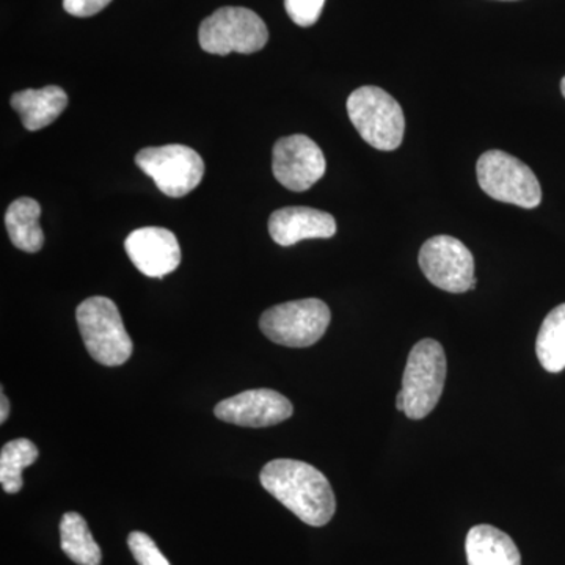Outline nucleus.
Returning a JSON list of instances; mask_svg holds the SVG:
<instances>
[{"label": "nucleus", "instance_id": "f257e3e1", "mask_svg": "<svg viewBox=\"0 0 565 565\" xmlns=\"http://www.w3.org/2000/svg\"><path fill=\"white\" fill-rule=\"evenodd\" d=\"M259 479L275 500L307 525H327L337 511L332 486L313 465L291 459L273 460L264 465Z\"/></svg>", "mask_w": 565, "mask_h": 565}, {"label": "nucleus", "instance_id": "f03ea898", "mask_svg": "<svg viewBox=\"0 0 565 565\" xmlns=\"http://www.w3.org/2000/svg\"><path fill=\"white\" fill-rule=\"evenodd\" d=\"M77 326L92 359L104 366H121L132 355L120 310L107 297H90L77 307Z\"/></svg>", "mask_w": 565, "mask_h": 565}, {"label": "nucleus", "instance_id": "7ed1b4c3", "mask_svg": "<svg viewBox=\"0 0 565 565\" xmlns=\"http://www.w3.org/2000/svg\"><path fill=\"white\" fill-rule=\"evenodd\" d=\"M348 114L363 140L375 150L393 151L403 143V107L382 88L373 85L356 88L349 96Z\"/></svg>", "mask_w": 565, "mask_h": 565}, {"label": "nucleus", "instance_id": "20e7f679", "mask_svg": "<svg viewBox=\"0 0 565 565\" xmlns=\"http://www.w3.org/2000/svg\"><path fill=\"white\" fill-rule=\"evenodd\" d=\"M446 356L438 341L422 340L408 355L403 377L404 414L411 419L426 418L444 394Z\"/></svg>", "mask_w": 565, "mask_h": 565}, {"label": "nucleus", "instance_id": "39448f33", "mask_svg": "<svg viewBox=\"0 0 565 565\" xmlns=\"http://www.w3.org/2000/svg\"><path fill=\"white\" fill-rule=\"evenodd\" d=\"M482 191L497 202L534 210L542 202V189L525 162L500 150H490L476 166Z\"/></svg>", "mask_w": 565, "mask_h": 565}, {"label": "nucleus", "instance_id": "423d86ee", "mask_svg": "<svg viewBox=\"0 0 565 565\" xmlns=\"http://www.w3.org/2000/svg\"><path fill=\"white\" fill-rule=\"evenodd\" d=\"M269 31L255 11L244 7H223L200 25V46L207 54L228 55L232 52L253 54L262 51Z\"/></svg>", "mask_w": 565, "mask_h": 565}, {"label": "nucleus", "instance_id": "0eeeda50", "mask_svg": "<svg viewBox=\"0 0 565 565\" xmlns=\"http://www.w3.org/2000/svg\"><path fill=\"white\" fill-rule=\"evenodd\" d=\"M330 319L332 315L326 302L302 299L275 305L264 311L259 327L273 343L286 348H310L327 332Z\"/></svg>", "mask_w": 565, "mask_h": 565}, {"label": "nucleus", "instance_id": "6e6552de", "mask_svg": "<svg viewBox=\"0 0 565 565\" xmlns=\"http://www.w3.org/2000/svg\"><path fill=\"white\" fill-rule=\"evenodd\" d=\"M136 163L170 199L195 191L204 177L202 156L184 145L143 148L137 152Z\"/></svg>", "mask_w": 565, "mask_h": 565}, {"label": "nucleus", "instance_id": "1a4fd4ad", "mask_svg": "<svg viewBox=\"0 0 565 565\" xmlns=\"http://www.w3.org/2000/svg\"><path fill=\"white\" fill-rule=\"evenodd\" d=\"M419 267L435 288L451 294L476 286L475 258L463 243L452 236H434L419 250Z\"/></svg>", "mask_w": 565, "mask_h": 565}, {"label": "nucleus", "instance_id": "9d476101", "mask_svg": "<svg viewBox=\"0 0 565 565\" xmlns=\"http://www.w3.org/2000/svg\"><path fill=\"white\" fill-rule=\"evenodd\" d=\"M326 156L310 137L296 134L281 137L274 145V177L289 191L305 192L313 188L326 173Z\"/></svg>", "mask_w": 565, "mask_h": 565}, {"label": "nucleus", "instance_id": "9b49d317", "mask_svg": "<svg viewBox=\"0 0 565 565\" xmlns=\"http://www.w3.org/2000/svg\"><path fill=\"white\" fill-rule=\"evenodd\" d=\"M292 404L274 390L259 388L236 394L215 405L214 414L225 423L243 427H270L291 418Z\"/></svg>", "mask_w": 565, "mask_h": 565}, {"label": "nucleus", "instance_id": "f8f14e48", "mask_svg": "<svg viewBox=\"0 0 565 565\" xmlns=\"http://www.w3.org/2000/svg\"><path fill=\"white\" fill-rule=\"evenodd\" d=\"M126 253L141 274L162 278L178 269L181 247L170 230L145 226L129 234L125 243Z\"/></svg>", "mask_w": 565, "mask_h": 565}, {"label": "nucleus", "instance_id": "ddd939ff", "mask_svg": "<svg viewBox=\"0 0 565 565\" xmlns=\"http://www.w3.org/2000/svg\"><path fill=\"white\" fill-rule=\"evenodd\" d=\"M269 233L281 247H291L305 239H330L337 234V221L313 207H281L270 215Z\"/></svg>", "mask_w": 565, "mask_h": 565}, {"label": "nucleus", "instance_id": "4468645a", "mask_svg": "<svg viewBox=\"0 0 565 565\" xmlns=\"http://www.w3.org/2000/svg\"><path fill=\"white\" fill-rule=\"evenodd\" d=\"M68 95L57 85H47L40 90H22L11 96L10 104L20 115L29 131H40L52 125L68 106Z\"/></svg>", "mask_w": 565, "mask_h": 565}, {"label": "nucleus", "instance_id": "2eb2a0df", "mask_svg": "<svg viewBox=\"0 0 565 565\" xmlns=\"http://www.w3.org/2000/svg\"><path fill=\"white\" fill-rule=\"evenodd\" d=\"M468 565H522V556L511 537L498 527H471L465 541Z\"/></svg>", "mask_w": 565, "mask_h": 565}, {"label": "nucleus", "instance_id": "dca6fc26", "mask_svg": "<svg viewBox=\"0 0 565 565\" xmlns=\"http://www.w3.org/2000/svg\"><path fill=\"white\" fill-rule=\"evenodd\" d=\"M41 206L33 199H18L6 214L11 243L22 252L36 253L43 248L44 233L40 226Z\"/></svg>", "mask_w": 565, "mask_h": 565}, {"label": "nucleus", "instance_id": "f3484780", "mask_svg": "<svg viewBox=\"0 0 565 565\" xmlns=\"http://www.w3.org/2000/svg\"><path fill=\"white\" fill-rule=\"evenodd\" d=\"M61 546L63 553L77 565H99L103 553L90 533L84 516L66 512L61 522Z\"/></svg>", "mask_w": 565, "mask_h": 565}, {"label": "nucleus", "instance_id": "a211bd4d", "mask_svg": "<svg viewBox=\"0 0 565 565\" xmlns=\"http://www.w3.org/2000/svg\"><path fill=\"white\" fill-rule=\"evenodd\" d=\"M539 362L548 373H561L565 367V303L546 315L535 344Z\"/></svg>", "mask_w": 565, "mask_h": 565}, {"label": "nucleus", "instance_id": "6ab92c4d", "mask_svg": "<svg viewBox=\"0 0 565 565\" xmlns=\"http://www.w3.org/2000/svg\"><path fill=\"white\" fill-rule=\"evenodd\" d=\"M39 459V448L28 438H17L0 451V484L7 493H18L24 486L22 470Z\"/></svg>", "mask_w": 565, "mask_h": 565}, {"label": "nucleus", "instance_id": "aec40b11", "mask_svg": "<svg viewBox=\"0 0 565 565\" xmlns=\"http://www.w3.org/2000/svg\"><path fill=\"white\" fill-rule=\"evenodd\" d=\"M128 545L139 565H172L148 534L134 531L129 534Z\"/></svg>", "mask_w": 565, "mask_h": 565}, {"label": "nucleus", "instance_id": "412c9836", "mask_svg": "<svg viewBox=\"0 0 565 565\" xmlns=\"http://www.w3.org/2000/svg\"><path fill=\"white\" fill-rule=\"evenodd\" d=\"M326 0H285L286 13L300 28H311L321 18Z\"/></svg>", "mask_w": 565, "mask_h": 565}, {"label": "nucleus", "instance_id": "4be33fe9", "mask_svg": "<svg viewBox=\"0 0 565 565\" xmlns=\"http://www.w3.org/2000/svg\"><path fill=\"white\" fill-rule=\"evenodd\" d=\"M111 0H63V9L71 17L90 18L106 9Z\"/></svg>", "mask_w": 565, "mask_h": 565}, {"label": "nucleus", "instance_id": "5701e85b", "mask_svg": "<svg viewBox=\"0 0 565 565\" xmlns=\"http://www.w3.org/2000/svg\"><path fill=\"white\" fill-rule=\"evenodd\" d=\"M0 405H2V411H0V423H6L9 419L10 415V403L7 399L6 393L2 392V396H0Z\"/></svg>", "mask_w": 565, "mask_h": 565}, {"label": "nucleus", "instance_id": "b1692460", "mask_svg": "<svg viewBox=\"0 0 565 565\" xmlns=\"http://www.w3.org/2000/svg\"><path fill=\"white\" fill-rule=\"evenodd\" d=\"M396 408L399 412H405V397L403 392H399L396 397Z\"/></svg>", "mask_w": 565, "mask_h": 565}, {"label": "nucleus", "instance_id": "393cba45", "mask_svg": "<svg viewBox=\"0 0 565 565\" xmlns=\"http://www.w3.org/2000/svg\"><path fill=\"white\" fill-rule=\"evenodd\" d=\"M561 92H563L564 98H565V77L563 82H561Z\"/></svg>", "mask_w": 565, "mask_h": 565}]
</instances>
